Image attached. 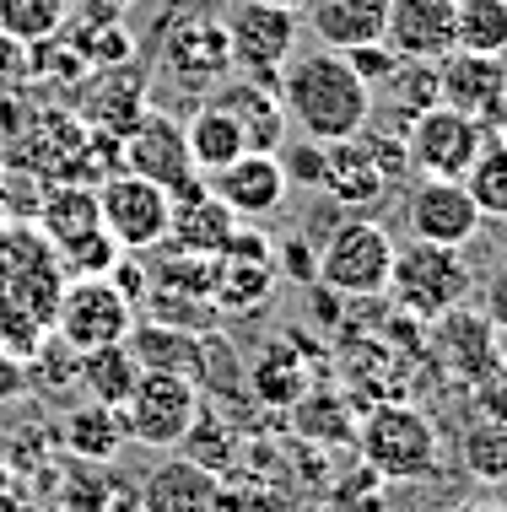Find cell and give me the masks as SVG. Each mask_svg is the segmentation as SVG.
<instances>
[{
  "instance_id": "33",
  "label": "cell",
  "mask_w": 507,
  "mask_h": 512,
  "mask_svg": "<svg viewBox=\"0 0 507 512\" xmlns=\"http://www.w3.org/2000/svg\"><path fill=\"white\" fill-rule=\"evenodd\" d=\"M383 98H389V108L400 114L405 124L416 114H427V108L443 103V81H437V60H400L389 71V81H383Z\"/></svg>"
},
{
  "instance_id": "6",
  "label": "cell",
  "mask_w": 507,
  "mask_h": 512,
  "mask_svg": "<svg viewBox=\"0 0 507 512\" xmlns=\"http://www.w3.org/2000/svg\"><path fill=\"white\" fill-rule=\"evenodd\" d=\"M394 243L383 221H367V216H351L324 238L319 248V275L330 292L340 297H383L389 292V270H394Z\"/></svg>"
},
{
  "instance_id": "14",
  "label": "cell",
  "mask_w": 507,
  "mask_h": 512,
  "mask_svg": "<svg viewBox=\"0 0 507 512\" xmlns=\"http://www.w3.org/2000/svg\"><path fill=\"white\" fill-rule=\"evenodd\" d=\"M205 184L216 189V200H222L238 221L276 216L281 205H286V195H292V184H286V168H281L276 151H243L238 162L216 168Z\"/></svg>"
},
{
  "instance_id": "12",
  "label": "cell",
  "mask_w": 507,
  "mask_h": 512,
  "mask_svg": "<svg viewBox=\"0 0 507 512\" xmlns=\"http://www.w3.org/2000/svg\"><path fill=\"white\" fill-rule=\"evenodd\" d=\"M427 356L443 367L448 383L475 389V383L497 367V329H491L486 313H475V308L459 302V308L437 313L427 324Z\"/></svg>"
},
{
  "instance_id": "10",
  "label": "cell",
  "mask_w": 507,
  "mask_h": 512,
  "mask_svg": "<svg viewBox=\"0 0 507 512\" xmlns=\"http://www.w3.org/2000/svg\"><path fill=\"white\" fill-rule=\"evenodd\" d=\"M227 49H232V71L276 81V71L297 54V11L265 6V0H238L227 11Z\"/></svg>"
},
{
  "instance_id": "7",
  "label": "cell",
  "mask_w": 507,
  "mask_h": 512,
  "mask_svg": "<svg viewBox=\"0 0 507 512\" xmlns=\"http://www.w3.org/2000/svg\"><path fill=\"white\" fill-rule=\"evenodd\" d=\"M135 302L119 292L108 275H71L54 308V340H65L71 351H98V345H119L135 329Z\"/></svg>"
},
{
  "instance_id": "50",
  "label": "cell",
  "mask_w": 507,
  "mask_h": 512,
  "mask_svg": "<svg viewBox=\"0 0 507 512\" xmlns=\"http://www.w3.org/2000/svg\"><path fill=\"white\" fill-rule=\"evenodd\" d=\"M103 6H119V11H125V6H130V0H103Z\"/></svg>"
},
{
  "instance_id": "30",
  "label": "cell",
  "mask_w": 507,
  "mask_h": 512,
  "mask_svg": "<svg viewBox=\"0 0 507 512\" xmlns=\"http://www.w3.org/2000/svg\"><path fill=\"white\" fill-rule=\"evenodd\" d=\"M157 248H162V259L152 265L157 286H168L173 297H189V302H211L222 254H200V248H178V243H157Z\"/></svg>"
},
{
  "instance_id": "23",
  "label": "cell",
  "mask_w": 507,
  "mask_h": 512,
  "mask_svg": "<svg viewBox=\"0 0 507 512\" xmlns=\"http://www.w3.org/2000/svg\"><path fill=\"white\" fill-rule=\"evenodd\" d=\"M303 11L324 49L378 44L383 27H389V0H308Z\"/></svg>"
},
{
  "instance_id": "3",
  "label": "cell",
  "mask_w": 507,
  "mask_h": 512,
  "mask_svg": "<svg viewBox=\"0 0 507 512\" xmlns=\"http://www.w3.org/2000/svg\"><path fill=\"white\" fill-rule=\"evenodd\" d=\"M356 448H362L367 469H378L383 480H427L437 475V426L432 415L410 399H383L367 410V421L356 426Z\"/></svg>"
},
{
  "instance_id": "18",
  "label": "cell",
  "mask_w": 507,
  "mask_h": 512,
  "mask_svg": "<svg viewBox=\"0 0 507 512\" xmlns=\"http://www.w3.org/2000/svg\"><path fill=\"white\" fill-rule=\"evenodd\" d=\"M383 44L400 60H443V54H454V0H389Z\"/></svg>"
},
{
  "instance_id": "51",
  "label": "cell",
  "mask_w": 507,
  "mask_h": 512,
  "mask_svg": "<svg viewBox=\"0 0 507 512\" xmlns=\"http://www.w3.org/2000/svg\"><path fill=\"white\" fill-rule=\"evenodd\" d=\"M470 512H502V507H470Z\"/></svg>"
},
{
  "instance_id": "20",
  "label": "cell",
  "mask_w": 507,
  "mask_h": 512,
  "mask_svg": "<svg viewBox=\"0 0 507 512\" xmlns=\"http://www.w3.org/2000/svg\"><path fill=\"white\" fill-rule=\"evenodd\" d=\"M173 211H168V243L178 248H200V254H222V243L232 238L238 216L216 200V189L205 178H189L184 189H173Z\"/></svg>"
},
{
  "instance_id": "5",
  "label": "cell",
  "mask_w": 507,
  "mask_h": 512,
  "mask_svg": "<svg viewBox=\"0 0 507 512\" xmlns=\"http://www.w3.org/2000/svg\"><path fill=\"white\" fill-rule=\"evenodd\" d=\"M125 442H141V448H178L184 432L200 415V383L189 372H162L146 367L141 383L130 389V399L114 410Z\"/></svg>"
},
{
  "instance_id": "44",
  "label": "cell",
  "mask_w": 507,
  "mask_h": 512,
  "mask_svg": "<svg viewBox=\"0 0 507 512\" xmlns=\"http://www.w3.org/2000/svg\"><path fill=\"white\" fill-rule=\"evenodd\" d=\"M17 81H27V44L0 33V87H17Z\"/></svg>"
},
{
  "instance_id": "40",
  "label": "cell",
  "mask_w": 507,
  "mask_h": 512,
  "mask_svg": "<svg viewBox=\"0 0 507 512\" xmlns=\"http://www.w3.org/2000/svg\"><path fill=\"white\" fill-rule=\"evenodd\" d=\"M475 286H481V313L491 318V329H507V259L491 265L486 281H475Z\"/></svg>"
},
{
  "instance_id": "25",
  "label": "cell",
  "mask_w": 507,
  "mask_h": 512,
  "mask_svg": "<svg viewBox=\"0 0 507 512\" xmlns=\"http://www.w3.org/2000/svg\"><path fill=\"white\" fill-rule=\"evenodd\" d=\"M184 146H189V162H195L200 178H211L216 168H227V162H238L243 151H249V141H243V130H238V119H232L222 103H211V98H205L195 114H189Z\"/></svg>"
},
{
  "instance_id": "29",
  "label": "cell",
  "mask_w": 507,
  "mask_h": 512,
  "mask_svg": "<svg viewBox=\"0 0 507 512\" xmlns=\"http://www.w3.org/2000/svg\"><path fill=\"white\" fill-rule=\"evenodd\" d=\"M454 49L507 60V0H454Z\"/></svg>"
},
{
  "instance_id": "46",
  "label": "cell",
  "mask_w": 507,
  "mask_h": 512,
  "mask_svg": "<svg viewBox=\"0 0 507 512\" xmlns=\"http://www.w3.org/2000/svg\"><path fill=\"white\" fill-rule=\"evenodd\" d=\"M497 367H507V329H497Z\"/></svg>"
},
{
  "instance_id": "24",
  "label": "cell",
  "mask_w": 507,
  "mask_h": 512,
  "mask_svg": "<svg viewBox=\"0 0 507 512\" xmlns=\"http://www.w3.org/2000/svg\"><path fill=\"white\" fill-rule=\"evenodd\" d=\"M319 195H330L340 205H378L389 195L378 162L367 157V146L356 141H324V178H319Z\"/></svg>"
},
{
  "instance_id": "48",
  "label": "cell",
  "mask_w": 507,
  "mask_h": 512,
  "mask_svg": "<svg viewBox=\"0 0 507 512\" xmlns=\"http://www.w3.org/2000/svg\"><path fill=\"white\" fill-rule=\"evenodd\" d=\"M265 6H281V11H303L308 0H265Z\"/></svg>"
},
{
  "instance_id": "34",
  "label": "cell",
  "mask_w": 507,
  "mask_h": 512,
  "mask_svg": "<svg viewBox=\"0 0 507 512\" xmlns=\"http://www.w3.org/2000/svg\"><path fill=\"white\" fill-rule=\"evenodd\" d=\"M464 189H470V200L481 205L486 221L507 216V135H497V130L486 135L481 157L470 162V173H464Z\"/></svg>"
},
{
  "instance_id": "4",
  "label": "cell",
  "mask_w": 507,
  "mask_h": 512,
  "mask_svg": "<svg viewBox=\"0 0 507 512\" xmlns=\"http://www.w3.org/2000/svg\"><path fill=\"white\" fill-rule=\"evenodd\" d=\"M475 292V270L464 259V248H443V243H416L394 248V270H389V297L394 308L410 313L416 324H432L437 313L470 302Z\"/></svg>"
},
{
  "instance_id": "19",
  "label": "cell",
  "mask_w": 507,
  "mask_h": 512,
  "mask_svg": "<svg viewBox=\"0 0 507 512\" xmlns=\"http://www.w3.org/2000/svg\"><path fill=\"white\" fill-rule=\"evenodd\" d=\"M141 512H227L216 469L195 459H162L141 486Z\"/></svg>"
},
{
  "instance_id": "8",
  "label": "cell",
  "mask_w": 507,
  "mask_h": 512,
  "mask_svg": "<svg viewBox=\"0 0 507 512\" xmlns=\"http://www.w3.org/2000/svg\"><path fill=\"white\" fill-rule=\"evenodd\" d=\"M98 211H103V232L114 238L125 254H152L157 243H168V189L152 178L119 168L98 184Z\"/></svg>"
},
{
  "instance_id": "22",
  "label": "cell",
  "mask_w": 507,
  "mask_h": 512,
  "mask_svg": "<svg viewBox=\"0 0 507 512\" xmlns=\"http://www.w3.org/2000/svg\"><path fill=\"white\" fill-rule=\"evenodd\" d=\"M38 232H44V243L54 248V259L71 254L76 243L98 238V232H103L98 184H76V178L54 184L49 195H44V205H38Z\"/></svg>"
},
{
  "instance_id": "49",
  "label": "cell",
  "mask_w": 507,
  "mask_h": 512,
  "mask_svg": "<svg viewBox=\"0 0 507 512\" xmlns=\"http://www.w3.org/2000/svg\"><path fill=\"white\" fill-rule=\"evenodd\" d=\"M497 135H507V103H502V114H497Z\"/></svg>"
},
{
  "instance_id": "47",
  "label": "cell",
  "mask_w": 507,
  "mask_h": 512,
  "mask_svg": "<svg viewBox=\"0 0 507 512\" xmlns=\"http://www.w3.org/2000/svg\"><path fill=\"white\" fill-rule=\"evenodd\" d=\"M497 248H502V259H507V216H497Z\"/></svg>"
},
{
  "instance_id": "2",
  "label": "cell",
  "mask_w": 507,
  "mask_h": 512,
  "mask_svg": "<svg viewBox=\"0 0 507 512\" xmlns=\"http://www.w3.org/2000/svg\"><path fill=\"white\" fill-rule=\"evenodd\" d=\"M65 292V270L38 232H0V345L6 351H38L54 329V308Z\"/></svg>"
},
{
  "instance_id": "27",
  "label": "cell",
  "mask_w": 507,
  "mask_h": 512,
  "mask_svg": "<svg viewBox=\"0 0 507 512\" xmlns=\"http://www.w3.org/2000/svg\"><path fill=\"white\" fill-rule=\"evenodd\" d=\"M276 259H227L222 254V265H216V286H211V308L216 313H254V308H265L270 292H276Z\"/></svg>"
},
{
  "instance_id": "21",
  "label": "cell",
  "mask_w": 507,
  "mask_h": 512,
  "mask_svg": "<svg viewBox=\"0 0 507 512\" xmlns=\"http://www.w3.org/2000/svg\"><path fill=\"white\" fill-rule=\"evenodd\" d=\"M60 38L81 54V60H87V71L130 65V49H135L130 33H125V22H119V6H103V0H71Z\"/></svg>"
},
{
  "instance_id": "41",
  "label": "cell",
  "mask_w": 507,
  "mask_h": 512,
  "mask_svg": "<svg viewBox=\"0 0 507 512\" xmlns=\"http://www.w3.org/2000/svg\"><path fill=\"white\" fill-rule=\"evenodd\" d=\"M470 394H475V405H481V415H491V421H507V367H491Z\"/></svg>"
},
{
  "instance_id": "45",
  "label": "cell",
  "mask_w": 507,
  "mask_h": 512,
  "mask_svg": "<svg viewBox=\"0 0 507 512\" xmlns=\"http://www.w3.org/2000/svg\"><path fill=\"white\" fill-rule=\"evenodd\" d=\"M103 512H141V491L114 486V491H108V507H103Z\"/></svg>"
},
{
  "instance_id": "32",
  "label": "cell",
  "mask_w": 507,
  "mask_h": 512,
  "mask_svg": "<svg viewBox=\"0 0 507 512\" xmlns=\"http://www.w3.org/2000/svg\"><path fill=\"white\" fill-rule=\"evenodd\" d=\"M254 394L265 399V405H297V399L308 394V372H303V356H297L292 340H276L265 356L254 362L249 372Z\"/></svg>"
},
{
  "instance_id": "9",
  "label": "cell",
  "mask_w": 507,
  "mask_h": 512,
  "mask_svg": "<svg viewBox=\"0 0 507 512\" xmlns=\"http://www.w3.org/2000/svg\"><path fill=\"white\" fill-rule=\"evenodd\" d=\"M491 124L459 114V108L437 103L427 114H416L405 124V151H410V173L421 178H464L470 162L481 157Z\"/></svg>"
},
{
  "instance_id": "26",
  "label": "cell",
  "mask_w": 507,
  "mask_h": 512,
  "mask_svg": "<svg viewBox=\"0 0 507 512\" xmlns=\"http://www.w3.org/2000/svg\"><path fill=\"white\" fill-rule=\"evenodd\" d=\"M141 362H135V351H130V340H119V345H98V351H81L76 356V378H81V389H87V399H98V405H125L130 389L141 383Z\"/></svg>"
},
{
  "instance_id": "16",
  "label": "cell",
  "mask_w": 507,
  "mask_h": 512,
  "mask_svg": "<svg viewBox=\"0 0 507 512\" xmlns=\"http://www.w3.org/2000/svg\"><path fill=\"white\" fill-rule=\"evenodd\" d=\"M437 81H443V103L459 108V114L481 119L497 130V114L507 103V60H497V54H443L437 60Z\"/></svg>"
},
{
  "instance_id": "1",
  "label": "cell",
  "mask_w": 507,
  "mask_h": 512,
  "mask_svg": "<svg viewBox=\"0 0 507 512\" xmlns=\"http://www.w3.org/2000/svg\"><path fill=\"white\" fill-rule=\"evenodd\" d=\"M276 92L292 130H303L308 141H351L373 119V87L351 71L340 49H313L286 60Z\"/></svg>"
},
{
  "instance_id": "36",
  "label": "cell",
  "mask_w": 507,
  "mask_h": 512,
  "mask_svg": "<svg viewBox=\"0 0 507 512\" xmlns=\"http://www.w3.org/2000/svg\"><path fill=\"white\" fill-rule=\"evenodd\" d=\"M71 0H0V33L22 38V44H44L65 27Z\"/></svg>"
},
{
  "instance_id": "28",
  "label": "cell",
  "mask_w": 507,
  "mask_h": 512,
  "mask_svg": "<svg viewBox=\"0 0 507 512\" xmlns=\"http://www.w3.org/2000/svg\"><path fill=\"white\" fill-rule=\"evenodd\" d=\"M65 448H71L81 464H108L114 459V453L125 448V432H119L114 405H98V399L76 405L71 415H65Z\"/></svg>"
},
{
  "instance_id": "39",
  "label": "cell",
  "mask_w": 507,
  "mask_h": 512,
  "mask_svg": "<svg viewBox=\"0 0 507 512\" xmlns=\"http://www.w3.org/2000/svg\"><path fill=\"white\" fill-rule=\"evenodd\" d=\"M340 54H346V65H351V71L356 76H362L367 81V87H383V81H389V71H394V65H400V54H394L389 44H383V38H378V44H356V49H340Z\"/></svg>"
},
{
  "instance_id": "38",
  "label": "cell",
  "mask_w": 507,
  "mask_h": 512,
  "mask_svg": "<svg viewBox=\"0 0 507 512\" xmlns=\"http://www.w3.org/2000/svg\"><path fill=\"white\" fill-rule=\"evenodd\" d=\"M276 157H281V168H286V184H297V189H319V178H324V141H308V135H303L297 146L286 141Z\"/></svg>"
},
{
  "instance_id": "13",
  "label": "cell",
  "mask_w": 507,
  "mask_h": 512,
  "mask_svg": "<svg viewBox=\"0 0 507 512\" xmlns=\"http://www.w3.org/2000/svg\"><path fill=\"white\" fill-rule=\"evenodd\" d=\"M162 71L178 87H216L232 71V49H227V22L222 17H178L162 38Z\"/></svg>"
},
{
  "instance_id": "42",
  "label": "cell",
  "mask_w": 507,
  "mask_h": 512,
  "mask_svg": "<svg viewBox=\"0 0 507 512\" xmlns=\"http://www.w3.org/2000/svg\"><path fill=\"white\" fill-rule=\"evenodd\" d=\"M108 491H114V486H108V480H87V475H81V480H71V486H65V512H103L108 507Z\"/></svg>"
},
{
  "instance_id": "35",
  "label": "cell",
  "mask_w": 507,
  "mask_h": 512,
  "mask_svg": "<svg viewBox=\"0 0 507 512\" xmlns=\"http://www.w3.org/2000/svg\"><path fill=\"white\" fill-rule=\"evenodd\" d=\"M459 459L475 480H507V421H470L459 437Z\"/></svg>"
},
{
  "instance_id": "17",
  "label": "cell",
  "mask_w": 507,
  "mask_h": 512,
  "mask_svg": "<svg viewBox=\"0 0 507 512\" xmlns=\"http://www.w3.org/2000/svg\"><path fill=\"white\" fill-rule=\"evenodd\" d=\"M211 103H222L232 119H238L243 141H249V151H281L286 135H292V119H286L281 108V92L276 81H259V76H238V81H216Z\"/></svg>"
},
{
  "instance_id": "31",
  "label": "cell",
  "mask_w": 507,
  "mask_h": 512,
  "mask_svg": "<svg viewBox=\"0 0 507 512\" xmlns=\"http://www.w3.org/2000/svg\"><path fill=\"white\" fill-rule=\"evenodd\" d=\"M130 351H135L141 367H162V372L200 367V340L189 335V329H173V324H141V318H135ZM189 378H195V372H189Z\"/></svg>"
},
{
  "instance_id": "11",
  "label": "cell",
  "mask_w": 507,
  "mask_h": 512,
  "mask_svg": "<svg viewBox=\"0 0 507 512\" xmlns=\"http://www.w3.org/2000/svg\"><path fill=\"white\" fill-rule=\"evenodd\" d=\"M486 216L470 200L464 178H421L405 195V232L416 243H443V248H470L481 238Z\"/></svg>"
},
{
  "instance_id": "15",
  "label": "cell",
  "mask_w": 507,
  "mask_h": 512,
  "mask_svg": "<svg viewBox=\"0 0 507 512\" xmlns=\"http://www.w3.org/2000/svg\"><path fill=\"white\" fill-rule=\"evenodd\" d=\"M125 168L162 184L168 195L184 189L189 178H200L195 162H189V146H184V124H178L173 114H157V108H146L141 124L125 135Z\"/></svg>"
},
{
  "instance_id": "43",
  "label": "cell",
  "mask_w": 507,
  "mask_h": 512,
  "mask_svg": "<svg viewBox=\"0 0 507 512\" xmlns=\"http://www.w3.org/2000/svg\"><path fill=\"white\" fill-rule=\"evenodd\" d=\"M281 270L292 275V281L313 286V275H319V254H313L303 238H286V243H281Z\"/></svg>"
},
{
  "instance_id": "37",
  "label": "cell",
  "mask_w": 507,
  "mask_h": 512,
  "mask_svg": "<svg viewBox=\"0 0 507 512\" xmlns=\"http://www.w3.org/2000/svg\"><path fill=\"white\" fill-rule=\"evenodd\" d=\"M356 141L367 146V157L378 162V173H383V184H400V178L410 173V151H405V135H394V130H373V119L362 124V135Z\"/></svg>"
}]
</instances>
